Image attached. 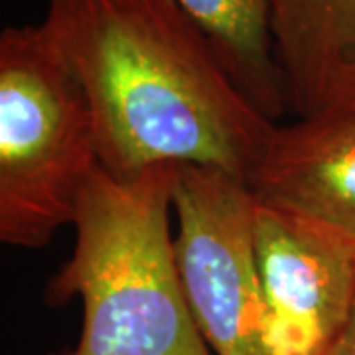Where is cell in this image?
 <instances>
[{
  "label": "cell",
  "instance_id": "1",
  "mask_svg": "<svg viewBox=\"0 0 355 355\" xmlns=\"http://www.w3.org/2000/svg\"><path fill=\"white\" fill-rule=\"evenodd\" d=\"M91 105L99 166H202L249 182L277 123L176 0H48Z\"/></svg>",
  "mask_w": 355,
  "mask_h": 355
},
{
  "label": "cell",
  "instance_id": "3",
  "mask_svg": "<svg viewBox=\"0 0 355 355\" xmlns=\"http://www.w3.org/2000/svg\"><path fill=\"white\" fill-rule=\"evenodd\" d=\"M99 166L91 105L58 14L0 34V241L44 249Z\"/></svg>",
  "mask_w": 355,
  "mask_h": 355
},
{
  "label": "cell",
  "instance_id": "9",
  "mask_svg": "<svg viewBox=\"0 0 355 355\" xmlns=\"http://www.w3.org/2000/svg\"><path fill=\"white\" fill-rule=\"evenodd\" d=\"M328 355H355V312L354 318L347 324V328L343 330L340 340L334 343V347L328 352Z\"/></svg>",
  "mask_w": 355,
  "mask_h": 355
},
{
  "label": "cell",
  "instance_id": "6",
  "mask_svg": "<svg viewBox=\"0 0 355 355\" xmlns=\"http://www.w3.org/2000/svg\"><path fill=\"white\" fill-rule=\"evenodd\" d=\"M247 184L259 202L355 237V113L277 123Z\"/></svg>",
  "mask_w": 355,
  "mask_h": 355
},
{
  "label": "cell",
  "instance_id": "2",
  "mask_svg": "<svg viewBox=\"0 0 355 355\" xmlns=\"http://www.w3.org/2000/svg\"><path fill=\"white\" fill-rule=\"evenodd\" d=\"M178 166L119 180L101 166L79 196L71 257L44 298H79L83 326L67 355H214L178 272L172 216Z\"/></svg>",
  "mask_w": 355,
  "mask_h": 355
},
{
  "label": "cell",
  "instance_id": "7",
  "mask_svg": "<svg viewBox=\"0 0 355 355\" xmlns=\"http://www.w3.org/2000/svg\"><path fill=\"white\" fill-rule=\"evenodd\" d=\"M268 30L294 119L355 113V0H268Z\"/></svg>",
  "mask_w": 355,
  "mask_h": 355
},
{
  "label": "cell",
  "instance_id": "4",
  "mask_svg": "<svg viewBox=\"0 0 355 355\" xmlns=\"http://www.w3.org/2000/svg\"><path fill=\"white\" fill-rule=\"evenodd\" d=\"M254 193L223 170L178 166L176 265L214 355H272L254 259Z\"/></svg>",
  "mask_w": 355,
  "mask_h": 355
},
{
  "label": "cell",
  "instance_id": "5",
  "mask_svg": "<svg viewBox=\"0 0 355 355\" xmlns=\"http://www.w3.org/2000/svg\"><path fill=\"white\" fill-rule=\"evenodd\" d=\"M253 237L270 354L328 355L355 312V237L259 200Z\"/></svg>",
  "mask_w": 355,
  "mask_h": 355
},
{
  "label": "cell",
  "instance_id": "8",
  "mask_svg": "<svg viewBox=\"0 0 355 355\" xmlns=\"http://www.w3.org/2000/svg\"><path fill=\"white\" fill-rule=\"evenodd\" d=\"M202 26L245 95L270 119L286 109L268 30V0H176Z\"/></svg>",
  "mask_w": 355,
  "mask_h": 355
}]
</instances>
